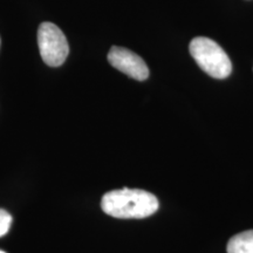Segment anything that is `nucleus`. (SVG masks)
Returning <instances> with one entry per match:
<instances>
[{
  "label": "nucleus",
  "instance_id": "nucleus-1",
  "mask_svg": "<svg viewBox=\"0 0 253 253\" xmlns=\"http://www.w3.org/2000/svg\"><path fill=\"white\" fill-rule=\"evenodd\" d=\"M160 203L155 195L141 189L123 188L107 192L101 199L103 212L115 218H145L158 210Z\"/></svg>",
  "mask_w": 253,
  "mask_h": 253
},
{
  "label": "nucleus",
  "instance_id": "nucleus-2",
  "mask_svg": "<svg viewBox=\"0 0 253 253\" xmlns=\"http://www.w3.org/2000/svg\"><path fill=\"white\" fill-rule=\"evenodd\" d=\"M190 54L199 67L214 79H226L232 72V63L225 50L209 38H195L190 42Z\"/></svg>",
  "mask_w": 253,
  "mask_h": 253
},
{
  "label": "nucleus",
  "instance_id": "nucleus-3",
  "mask_svg": "<svg viewBox=\"0 0 253 253\" xmlns=\"http://www.w3.org/2000/svg\"><path fill=\"white\" fill-rule=\"evenodd\" d=\"M38 45L43 62L59 67L67 59L69 46L62 31L52 23H42L38 30Z\"/></svg>",
  "mask_w": 253,
  "mask_h": 253
},
{
  "label": "nucleus",
  "instance_id": "nucleus-4",
  "mask_svg": "<svg viewBox=\"0 0 253 253\" xmlns=\"http://www.w3.org/2000/svg\"><path fill=\"white\" fill-rule=\"evenodd\" d=\"M108 61L114 68L137 81H144L149 77V68L144 60L123 47H112L108 53Z\"/></svg>",
  "mask_w": 253,
  "mask_h": 253
},
{
  "label": "nucleus",
  "instance_id": "nucleus-5",
  "mask_svg": "<svg viewBox=\"0 0 253 253\" xmlns=\"http://www.w3.org/2000/svg\"><path fill=\"white\" fill-rule=\"evenodd\" d=\"M227 253H253V230L233 236L227 243Z\"/></svg>",
  "mask_w": 253,
  "mask_h": 253
},
{
  "label": "nucleus",
  "instance_id": "nucleus-6",
  "mask_svg": "<svg viewBox=\"0 0 253 253\" xmlns=\"http://www.w3.org/2000/svg\"><path fill=\"white\" fill-rule=\"evenodd\" d=\"M12 223V216L4 209H0V237L5 236L9 231Z\"/></svg>",
  "mask_w": 253,
  "mask_h": 253
},
{
  "label": "nucleus",
  "instance_id": "nucleus-7",
  "mask_svg": "<svg viewBox=\"0 0 253 253\" xmlns=\"http://www.w3.org/2000/svg\"><path fill=\"white\" fill-rule=\"evenodd\" d=\"M0 253H6V252H4V251H1V250H0Z\"/></svg>",
  "mask_w": 253,
  "mask_h": 253
}]
</instances>
